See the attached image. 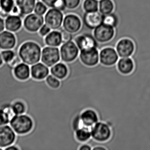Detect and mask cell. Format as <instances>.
<instances>
[{
	"mask_svg": "<svg viewBox=\"0 0 150 150\" xmlns=\"http://www.w3.org/2000/svg\"><path fill=\"white\" fill-rule=\"evenodd\" d=\"M79 51L76 44L71 41L63 43L59 48L60 61L65 63L75 61L79 58Z\"/></svg>",
	"mask_w": 150,
	"mask_h": 150,
	"instance_id": "obj_5",
	"label": "cell"
},
{
	"mask_svg": "<svg viewBox=\"0 0 150 150\" xmlns=\"http://www.w3.org/2000/svg\"><path fill=\"white\" fill-rule=\"evenodd\" d=\"M0 53L3 61L6 63H10L16 57L19 56L13 50H1Z\"/></svg>",
	"mask_w": 150,
	"mask_h": 150,
	"instance_id": "obj_31",
	"label": "cell"
},
{
	"mask_svg": "<svg viewBox=\"0 0 150 150\" xmlns=\"http://www.w3.org/2000/svg\"><path fill=\"white\" fill-rule=\"evenodd\" d=\"M4 63L3 59H2V57H1V54L0 53V66H1Z\"/></svg>",
	"mask_w": 150,
	"mask_h": 150,
	"instance_id": "obj_45",
	"label": "cell"
},
{
	"mask_svg": "<svg viewBox=\"0 0 150 150\" xmlns=\"http://www.w3.org/2000/svg\"><path fill=\"white\" fill-rule=\"evenodd\" d=\"M50 72L61 80L67 77L69 73V69L66 63L60 61L50 68Z\"/></svg>",
	"mask_w": 150,
	"mask_h": 150,
	"instance_id": "obj_23",
	"label": "cell"
},
{
	"mask_svg": "<svg viewBox=\"0 0 150 150\" xmlns=\"http://www.w3.org/2000/svg\"><path fill=\"white\" fill-rule=\"evenodd\" d=\"M75 43L80 51L98 48V47L97 41L89 34H84L77 37Z\"/></svg>",
	"mask_w": 150,
	"mask_h": 150,
	"instance_id": "obj_16",
	"label": "cell"
},
{
	"mask_svg": "<svg viewBox=\"0 0 150 150\" xmlns=\"http://www.w3.org/2000/svg\"><path fill=\"white\" fill-rule=\"evenodd\" d=\"M94 37L97 42L101 43L110 41L115 35L114 28L105 24H101L95 29Z\"/></svg>",
	"mask_w": 150,
	"mask_h": 150,
	"instance_id": "obj_12",
	"label": "cell"
},
{
	"mask_svg": "<svg viewBox=\"0 0 150 150\" xmlns=\"http://www.w3.org/2000/svg\"><path fill=\"white\" fill-rule=\"evenodd\" d=\"M14 34L16 38V45L13 50L17 55H18V51L20 46L26 42L32 41L35 42L42 48L46 46L44 38L40 35L38 32H29L23 27L20 30Z\"/></svg>",
	"mask_w": 150,
	"mask_h": 150,
	"instance_id": "obj_4",
	"label": "cell"
},
{
	"mask_svg": "<svg viewBox=\"0 0 150 150\" xmlns=\"http://www.w3.org/2000/svg\"><path fill=\"white\" fill-rule=\"evenodd\" d=\"M64 1L66 8L74 9L79 6L81 0H64Z\"/></svg>",
	"mask_w": 150,
	"mask_h": 150,
	"instance_id": "obj_36",
	"label": "cell"
},
{
	"mask_svg": "<svg viewBox=\"0 0 150 150\" xmlns=\"http://www.w3.org/2000/svg\"><path fill=\"white\" fill-rule=\"evenodd\" d=\"M0 9H1V8H0Z\"/></svg>",
	"mask_w": 150,
	"mask_h": 150,
	"instance_id": "obj_47",
	"label": "cell"
},
{
	"mask_svg": "<svg viewBox=\"0 0 150 150\" xmlns=\"http://www.w3.org/2000/svg\"><path fill=\"white\" fill-rule=\"evenodd\" d=\"M79 116L83 126L90 129L100 121L98 113L91 108L83 110L79 113Z\"/></svg>",
	"mask_w": 150,
	"mask_h": 150,
	"instance_id": "obj_14",
	"label": "cell"
},
{
	"mask_svg": "<svg viewBox=\"0 0 150 150\" xmlns=\"http://www.w3.org/2000/svg\"><path fill=\"white\" fill-rule=\"evenodd\" d=\"M9 124L16 134L23 135L32 129L34 122L30 116L23 114L14 116L10 120Z\"/></svg>",
	"mask_w": 150,
	"mask_h": 150,
	"instance_id": "obj_3",
	"label": "cell"
},
{
	"mask_svg": "<svg viewBox=\"0 0 150 150\" xmlns=\"http://www.w3.org/2000/svg\"><path fill=\"white\" fill-rule=\"evenodd\" d=\"M116 50L119 57H131L135 51V45L131 40L124 38L117 43Z\"/></svg>",
	"mask_w": 150,
	"mask_h": 150,
	"instance_id": "obj_13",
	"label": "cell"
},
{
	"mask_svg": "<svg viewBox=\"0 0 150 150\" xmlns=\"http://www.w3.org/2000/svg\"><path fill=\"white\" fill-rule=\"evenodd\" d=\"M41 60L50 68L61 60L59 48L45 46L42 49Z\"/></svg>",
	"mask_w": 150,
	"mask_h": 150,
	"instance_id": "obj_7",
	"label": "cell"
},
{
	"mask_svg": "<svg viewBox=\"0 0 150 150\" xmlns=\"http://www.w3.org/2000/svg\"><path fill=\"white\" fill-rule=\"evenodd\" d=\"M44 41L46 46L59 47L63 44L61 32L58 30H51L44 38Z\"/></svg>",
	"mask_w": 150,
	"mask_h": 150,
	"instance_id": "obj_24",
	"label": "cell"
},
{
	"mask_svg": "<svg viewBox=\"0 0 150 150\" xmlns=\"http://www.w3.org/2000/svg\"><path fill=\"white\" fill-rule=\"evenodd\" d=\"M17 134L9 125L0 126V147L4 150L6 147L13 144Z\"/></svg>",
	"mask_w": 150,
	"mask_h": 150,
	"instance_id": "obj_11",
	"label": "cell"
},
{
	"mask_svg": "<svg viewBox=\"0 0 150 150\" xmlns=\"http://www.w3.org/2000/svg\"><path fill=\"white\" fill-rule=\"evenodd\" d=\"M74 135L75 140L79 145L83 143H88L92 138L91 129L85 126L74 131Z\"/></svg>",
	"mask_w": 150,
	"mask_h": 150,
	"instance_id": "obj_25",
	"label": "cell"
},
{
	"mask_svg": "<svg viewBox=\"0 0 150 150\" xmlns=\"http://www.w3.org/2000/svg\"><path fill=\"white\" fill-rule=\"evenodd\" d=\"M53 8H56L62 12L64 11L66 7L65 5L64 0H57V1L55 3Z\"/></svg>",
	"mask_w": 150,
	"mask_h": 150,
	"instance_id": "obj_39",
	"label": "cell"
},
{
	"mask_svg": "<svg viewBox=\"0 0 150 150\" xmlns=\"http://www.w3.org/2000/svg\"><path fill=\"white\" fill-rule=\"evenodd\" d=\"M96 1H100L101 0H96Z\"/></svg>",
	"mask_w": 150,
	"mask_h": 150,
	"instance_id": "obj_46",
	"label": "cell"
},
{
	"mask_svg": "<svg viewBox=\"0 0 150 150\" xmlns=\"http://www.w3.org/2000/svg\"><path fill=\"white\" fill-rule=\"evenodd\" d=\"M118 23V18L115 14L110 13L106 15H103V24L115 28L117 26Z\"/></svg>",
	"mask_w": 150,
	"mask_h": 150,
	"instance_id": "obj_29",
	"label": "cell"
},
{
	"mask_svg": "<svg viewBox=\"0 0 150 150\" xmlns=\"http://www.w3.org/2000/svg\"><path fill=\"white\" fill-rule=\"evenodd\" d=\"M83 7L86 13L97 12L99 7L98 1L96 0H85Z\"/></svg>",
	"mask_w": 150,
	"mask_h": 150,
	"instance_id": "obj_30",
	"label": "cell"
},
{
	"mask_svg": "<svg viewBox=\"0 0 150 150\" xmlns=\"http://www.w3.org/2000/svg\"><path fill=\"white\" fill-rule=\"evenodd\" d=\"M13 73L18 79L26 80L31 76L30 66L22 62L14 67Z\"/></svg>",
	"mask_w": 150,
	"mask_h": 150,
	"instance_id": "obj_26",
	"label": "cell"
},
{
	"mask_svg": "<svg viewBox=\"0 0 150 150\" xmlns=\"http://www.w3.org/2000/svg\"><path fill=\"white\" fill-rule=\"evenodd\" d=\"M51 30V29L49 26H47L46 24L44 23L42 26V27L40 28L38 32L39 34H40V35L42 36L43 37L45 38L50 32Z\"/></svg>",
	"mask_w": 150,
	"mask_h": 150,
	"instance_id": "obj_37",
	"label": "cell"
},
{
	"mask_svg": "<svg viewBox=\"0 0 150 150\" xmlns=\"http://www.w3.org/2000/svg\"><path fill=\"white\" fill-rule=\"evenodd\" d=\"M49 9V8L41 1H37L35 6L34 12L38 15L44 16L46 12Z\"/></svg>",
	"mask_w": 150,
	"mask_h": 150,
	"instance_id": "obj_33",
	"label": "cell"
},
{
	"mask_svg": "<svg viewBox=\"0 0 150 150\" xmlns=\"http://www.w3.org/2000/svg\"><path fill=\"white\" fill-rule=\"evenodd\" d=\"M5 24L6 30L15 33L23 27V19L19 15L10 14L5 18Z\"/></svg>",
	"mask_w": 150,
	"mask_h": 150,
	"instance_id": "obj_19",
	"label": "cell"
},
{
	"mask_svg": "<svg viewBox=\"0 0 150 150\" xmlns=\"http://www.w3.org/2000/svg\"><path fill=\"white\" fill-rule=\"evenodd\" d=\"M92 138L88 142L93 146L108 142L111 138L112 130L110 125L103 121H99L91 128Z\"/></svg>",
	"mask_w": 150,
	"mask_h": 150,
	"instance_id": "obj_2",
	"label": "cell"
},
{
	"mask_svg": "<svg viewBox=\"0 0 150 150\" xmlns=\"http://www.w3.org/2000/svg\"><path fill=\"white\" fill-rule=\"evenodd\" d=\"M12 109L15 115L25 114L26 111V105L23 102L16 101L12 104Z\"/></svg>",
	"mask_w": 150,
	"mask_h": 150,
	"instance_id": "obj_32",
	"label": "cell"
},
{
	"mask_svg": "<svg viewBox=\"0 0 150 150\" xmlns=\"http://www.w3.org/2000/svg\"><path fill=\"white\" fill-rule=\"evenodd\" d=\"M49 8H53L57 0H40Z\"/></svg>",
	"mask_w": 150,
	"mask_h": 150,
	"instance_id": "obj_40",
	"label": "cell"
},
{
	"mask_svg": "<svg viewBox=\"0 0 150 150\" xmlns=\"http://www.w3.org/2000/svg\"><path fill=\"white\" fill-rule=\"evenodd\" d=\"M115 67L121 74L127 75L133 72L135 64L132 57L121 58L118 59Z\"/></svg>",
	"mask_w": 150,
	"mask_h": 150,
	"instance_id": "obj_21",
	"label": "cell"
},
{
	"mask_svg": "<svg viewBox=\"0 0 150 150\" xmlns=\"http://www.w3.org/2000/svg\"><path fill=\"white\" fill-rule=\"evenodd\" d=\"M92 146L88 143L81 144L78 150H92Z\"/></svg>",
	"mask_w": 150,
	"mask_h": 150,
	"instance_id": "obj_41",
	"label": "cell"
},
{
	"mask_svg": "<svg viewBox=\"0 0 150 150\" xmlns=\"http://www.w3.org/2000/svg\"><path fill=\"white\" fill-rule=\"evenodd\" d=\"M100 51L97 48L80 51L79 59L81 64L88 67H93L100 63Z\"/></svg>",
	"mask_w": 150,
	"mask_h": 150,
	"instance_id": "obj_8",
	"label": "cell"
},
{
	"mask_svg": "<svg viewBox=\"0 0 150 150\" xmlns=\"http://www.w3.org/2000/svg\"><path fill=\"white\" fill-rule=\"evenodd\" d=\"M114 8V3L111 0H101L100 1L99 5V11L103 15L111 13Z\"/></svg>",
	"mask_w": 150,
	"mask_h": 150,
	"instance_id": "obj_27",
	"label": "cell"
},
{
	"mask_svg": "<svg viewBox=\"0 0 150 150\" xmlns=\"http://www.w3.org/2000/svg\"><path fill=\"white\" fill-rule=\"evenodd\" d=\"M5 30V19L0 16V33Z\"/></svg>",
	"mask_w": 150,
	"mask_h": 150,
	"instance_id": "obj_42",
	"label": "cell"
},
{
	"mask_svg": "<svg viewBox=\"0 0 150 150\" xmlns=\"http://www.w3.org/2000/svg\"><path fill=\"white\" fill-rule=\"evenodd\" d=\"M4 150H20L19 147H17L14 144H12L11 145L7 147H6Z\"/></svg>",
	"mask_w": 150,
	"mask_h": 150,
	"instance_id": "obj_43",
	"label": "cell"
},
{
	"mask_svg": "<svg viewBox=\"0 0 150 150\" xmlns=\"http://www.w3.org/2000/svg\"><path fill=\"white\" fill-rule=\"evenodd\" d=\"M15 1L20 9V16L23 20L26 16L34 12L37 0H15Z\"/></svg>",
	"mask_w": 150,
	"mask_h": 150,
	"instance_id": "obj_22",
	"label": "cell"
},
{
	"mask_svg": "<svg viewBox=\"0 0 150 150\" xmlns=\"http://www.w3.org/2000/svg\"><path fill=\"white\" fill-rule=\"evenodd\" d=\"M10 120L11 118L8 113L0 108V126L9 124Z\"/></svg>",
	"mask_w": 150,
	"mask_h": 150,
	"instance_id": "obj_35",
	"label": "cell"
},
{
	"mask_svg": "<svg viewBox=\"0 0 150 150\" xmlns=\"http://www.w3.org/2000/svg\"><path fill=\"white\" fill-rule=\"evenodd\" d=\"M92 150H108L106 147L102 145H96L93 146Z\"/></svg>",
	"mask_w": 150,
	"mask_h": 150,
	"instance_id": "obj_44",
	"label": "cell"
},
{
	"mask_svg": "<svg viewBox=\"0 0 150 150\" xmlns=\"http://www.w3.org/2000/svg\"><path fill=\"white\" fill-rule=\"evenodd\" d=\"M62 35V41L63 43L66 42H70L71 41L72 36L71 34L69 32L65 30H64L60 31Z\"/></svg>",
	"mask_w": 150,
	"mask_h": 150,
	"instance_id": "obj_38",
	"label": "cell"
},
{
	"mask_svg": "<svg viewBox=\"0 0 150 150\" xmlns=\"http://www.w3.org/2000/svg\"><path fill=\"white\" fill-rule=\"evenodd\" d=\"M44 23V16L34 13L26 16L23 20V28L30 32H38Z\"/></svg>",
	"mask_w": 150,
	"mask_h": 150,
	"instance_id": "obj_9",
	"label": "cell"
},
{
	"mask_svg": "<svg viewBox=\"0 0 150 150\" xmlns=\"http://www.w3.org/2000/svg\"><path fill=\"white\" fill-rule=\"evenodd\" d=\"M50 74V68L42 62L30 66L31 77L37 80H42Z\"/></svg>",
	"mask_w": 150,
	"mask_h": 150,
	"instance_id": "obj_20",
	"label": "cell"
},
{
	"mask_svg": "<svg viewBox=\"0 0 150 150\" xmlns=\"http://www.w3.org/2000/svg\"><path fill=\"white\" fill-rule=\"evenodd\" d=\"M42 49L37 43L28 41L20 46L18 54L22 62L30 66L33 65L41 60Z\"/></svg>",
	"mask_w": 150,
	"mask_h": 150,
	"instance_id": "obj_1",
	"label": "cell"
},
{
	"mask_svg": "<svg viewBox=\"0 0 150 150\" xmlns=\"http://www.w3.org/2000/svg\"><path fill=\"white\" fill-rule=\"evenodd\" d=\"M16 5L15 0H0L1 10L10 15Z\"/></svg>",
	"mask_w": 150,
	"mask_h": 150,
	"instance_id": "obj_28",
	"label": "cell"
},
{
	"mask_svg": "<svg viewBox=\"0 0 150 150\" xmlns=\"http://www.w3.org/2000/svg\"><path fill=\"white\" fill-rule=\"evenodd\" d=\"M100 64L106 67L115 65L119 59L116 50L112 47L102 49L99 53Z\"/></svg>",
	"mask_w": 150,
	"mask_h": 150,
	"instance_id": "obj_10",
	"label": "cell"
},
{
	"mask_svg": "<svg viewBox=\"0 0 150 150\" xmlns=\"http://www.w3.org/2000/svg\"><path fill=\"white\" fill-rule=\"evenodd\" d=\"M81 26L80 19L77 16L69 14L64 17L63 22L64 29L71 34L77 33L80 29Z\"/></svg>",
	"mask_w": 150,
	"mask_h": 150,
	"instance_id": "obj_15",
	"label": "cell"
},
{
	"mask_svg": "<svg viewBox=\"0 0 150 150\" xmlns=\"http://www.w3.org/2000/svg\"><path fill=\"white\" fill-rule=\"evenodd\" d=\"M103 17V15L97 11L86 13L83 17V22L87 28L95 29L102 24Z\"/></svg>",
	"mask_w": 150,
	"mask_h": 150,
	"instance_id": "obj_18",
	"label": "cell"
},
{
	"mask_svg": "<svg viewBox=\"0 0 150 150\" xmlns=\"http://www.w3.org/2000/svg\"><path fill=\"white\" fill-rule=\"evenodd\" d=\"M45 80L47 84L51 87L54 88H58L61 84L60 80L59 79L53 75L50 74L46 78Z\"/></svg>",
	"mask_w": 150,
	"mask_h": 150,
	"instance_id": "obj_34",
	"label": "cell"
},
{
	"mask_svg": "<svg viewBox=\"0 0 150 150\" xmlns=\"http://www.w3.org/2000/svg\"><path fill=\"white\" fill-rule=\"evenodd\" d=\"M44 17L45 23L52 30H58L63 25L64 14L62 11L56 8H49Z\"/></svg>",
	"mask_w": 150,
	"mask_h": 150,
	"instance_id": "obj_6",
	"label": "cell"
},
{
	"mask_svg": "<svg viewBox=\"0 0 150 150\" xmlns=\"http://www.w3.org/2000/svg\"><path fill=\"white\" fill-rule=\"evenodd\" d=\"M16 45L14 33L7 30L0 33V50H13Z\"/></svg>",
	"mask_w": 150,
	"mask_h": 150,
	"instance_id": "obj_17",
	"label": "cell"
}]
</instances>
